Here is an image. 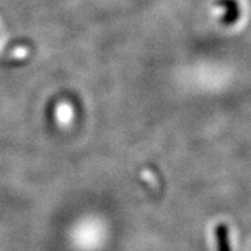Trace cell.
<instances>
[{
  "instance_id": "6da1fadb",
  "label": "cell",
  "mask_w": 251,
  "mask_h": 251,
  "mask_svg": "<svg viewBox=\"0 0 251 251\" xmlns=\"http://www.w3.org/2000/svg\"><path fill=\"white\" fill-rule=\"evenodd\" d=\"M217 5L222 6L225 10V14L222 16L221 22L226 25H235L240 18L241 10H240V5L237 0H216Z\"/></svg>"
},
{
  "instance_id": "7a4b0ae2",
  "label": "cell",
  "mask_w": 251,
  "mask_h": 251,
  "mask_svg": "<svg viewBox=\"0 0 251 251\" xmlns=\"http://www.w3.org/2000/svg\"><path fill=\"white\" fill-rule=\"evenodd\" d=\"M214 236L217 241V251H232L229 242V229L227 225L220 223L214 228Z\"/></svg>"
}]
</instances>
